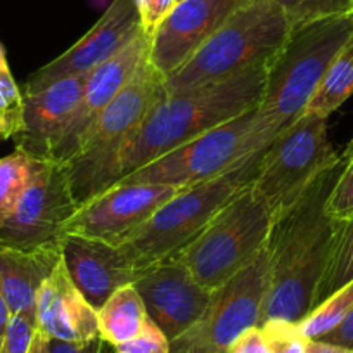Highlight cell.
<instances>
[{
    "instance_id": "d590c367",
    "label": "cell",
    "mask_w": 353,
    "mask_h": 353,
    "mask_svg": "<svg viewBox=\"0 0 353 353\" xmlns=\"http://www.w3.org/2000/svg\"><path fill=\"white\" fill-rule=\"evenodd\" d=\"M307 353H353V350L341 348V346L331 345V343L321 341V339H310Z\"/></svg>"
},
{
    "instance_id": "3957f363",
    "label": "cell",
    "mask_w": 353,
    "mask_h": 353,
    "mask_svg": "<svg viewBox=\"0 0 353 353\" xmlns=\"http://www.w3.org/2000/svg\"><path fill=\"white\" fill-rule=\"evenodd\" d=\"M353 35V14L322 19L291 30L269 63L256 120L270 141L307 111L329 64Z\"/></svg>"
},
{
    "instance_id": "5b68a950",
    "label": "cell",
    "mask_w": 353,
    "mask_h": 353,
    "mask_svg": "<svg viewBox=\"0 0 353 353\" xmlns=\"http://www.w3.org/2000/svg\"><path fill=\"white\" fill-rule=\"evenodd\" d=\"M261 154L213 181L179 191L117 246L139 272L175 256L203 232L223 206L253 184Z\"/></svg>"
},
{
    "instance_id": "8992f818",
    "label": "cell",
    "mask_w": 353,
    "mask_h": 353,
    "mask_svg": "<svg viewBox=\"0 0 353 353\" xmlns=\"http://www.w3.org/2000/svg\"><path fill=\"white\" fill-rule=\"evenodd\" d=\"M163 94V78L152 70L148 57L113 103L99 114L78 151L64 163L78 205L120 181L121 152Z\"/></svg>"
},
{
    "instance_id": "30bf717a",
    "label": "cell",
    "mask_w": 353,
    "mask_h": 353,
    "mask_svg": "<svg viewBox=\"0 0 353 353\" xmlns=\"http://www.w3.org/2000/svg\"><path fill=\"white\" fill-rule=\"evenodd\" d=\"M269 248L244 270L213 291L205 314L179 338L170 353H227L237 336L260 325L261 308L269 293Z\"/></svg>"
},
{
    "instance_id": "ffe728a7",
    "label": "cell",
    "mask_w": 353,
    "mask_h": 353,
    "mask_svg": "<svg viewBox=\"0 0 353 353\" xmlns=\"http://www.w3.org/2000/svg\"><path fill=\"white\" fill-rule=\"evenodd\" d=\"M61 258V246L37 250L0 248V294L11 315H35L40 288Z\"/></svg>"
},
{
    "instance_id": "ac0fdd59",
    "label": "cell",
    "mask_w": 353,
    "mask_h": 353,
    "mask_svg": "<svg viewBox=\"0 0 353 353\" xmlns=\"http://www.w3.org/2000/svg\"><path fill=\"white\" fill-rule=\"evenodd\" d=\"M61 254L71 281L85 300L99 310L120 288L141 276L118 246L81 236H64Z\"/></svg>"
},
{
    "instance_id": "4dcf8cb0",
    "label": "cell",
    "mask_w": 353,
    "mask_h": 353,
    "mask_svg": "<svg viewBox=\"0 0 353 353\" xmlns=\"http://www.w3.org/2000/svg\"><path fill=\"white\" fill-rule=\"evenodd\" d=\"M37 331V321L33 314L12 315L6 334L4 346L0 353H28L32 339Z\"/></svg>"
},
{
    "instance_id": "7402d4cb",
    "label": "cell",
    "mask_w": 353,
    "mask_h": 353,
    "mask_svg": "<svg viewBox=\"0 0 353 353\" xmlns=\"http://www.w3.org/2000/svg\"><path fill=\"white\" fill-rule=\"evenodd\" d=\"M353 94V35L332 59L305 113L329 118Z\"/></svg>"
},
{
    "instance_id": "ba28073f",
    "label": "cell",
    "mask_w": 353,
    "mask_h": 353,
    "mask_svg": "<svg viewBox=\"0 0 353 353\" xmlns=\"http://www.w3.org/2000/svg\"><path fill=\"white\" fill-rule=\"evenodd\" d=\"M272 144L256 120V108L152 159L118 184H163L188 189L230 172ZM117 185V184H114Z\"/></svg>"
},
{
    "instance_id": "8d00e7d4",
    "label": "cell",
    "mask_w": 353,
    "mask_h": 353,
    "mask_svg": "<svg viewBox=\"0 0 353 353\" xmlns=\"http://www.w3.org/2000/svg\"><path fill=\"white\" fill-rule=\"evenodd\" d=\"M11 312H9L8 303L4 301L2 294H0V352H2V346H4L6 334H8L9 324H11Z\"/></svg>"
},
{
    "instance_id": "4fadbf2b",
    "label": "cell",
    "mask_w": 353,
    "mask_h": 353,
    "mask_svg": "<svg viewBox=\"0 0 353 353\" xmlns=\"http://www.w3.org/2000/svg\"><path fill=\"white\" fill-rule=\"evenodd\" d=\"M251 0H179L149 35V64L165 80Z\"/></svg>"
},
{
    "instance_id": "e575fe53",
    "label": "cell",
    "mask_w": 353,
    "mask_h": 353,
    "mask_svg": "<svg viewBox=\"0 0 353 353\" xmlns=\"http://www.w3.org/2000/svg\"><path fill=\"white\" fill-rule=\"evenodd\" d=\"M321 341L331 343V345L341 346V348L353 350V308L348 315L341 321V324L336 325L331 332L322 336Z\"/></svg>"
},
{
    "instance_id": "9c48e42d",
    "label": "cell",
    "mask_w": 353,
    "mask_h": 353,
    "mask_svg": "<svg viewBox=\"0 0 353 353\" xmlns=\"http://www.w3.org/2000/svg\"><path fill=\"white\" fill-rule=\"evenodd\" d=\"M338 161L339 154L329 141L327 118L303 113L263 151L253 191L276 222Z\"/></svg>"
},
{
    "instance_id": "f546056e",
    "label": "cell",
    "mask_w": 353,
    "mask_h": 353,
    "mask_svg": "<svg viewBox=\"0 0 353 353\" xmlns=\"http://www.w3.org/2000/svg\"><path fill=\"white\" fill-rule=\"evenodd\" d=\"M118 353H170V339L165 332L148 319L142 331L130 341L117 346Z\"/></svg>"
},
{
    "instance_id": "ab89813d",
    "label": "cell",
    "mask_w": 353,
    "mask_h": 353,
    "mask_svg": "<svg viewBox=\"0 0 353 353\" xmlns=\"http://www.w3.org/2000/svg\"><path fill=\"white\" fill-rule=\"evenodd\" d=\"M339 158H341L343 163H346V161H348V159L353 158V137H352V141H350L348 144H346L345 151H343L341 154H339Z\"/></svg>"
},
{
    "instance_id": "1f68e13d",
    "label": "cell",
    "mask_w": 353,
    "mask_h": 353,
    "mask_svg": "<svg viewBox=\"0 0 353 353\" xmlns=\"http://www.w3.org/2000/svg\"><path fill=\"white\" fill-rule=\"evenodd\" d=\"M179 0H135L139 16H141L142 30L151 35L156 26L170 14Z\"/></svg>"
},
{
    "instance_id": "484cf974",
    "label": "cell",
    "mask_w": 353,
    "mask_h": 353,
    "mask_svg": "<svg viewBox=\"0 0 353 353\" xmlns=\"http://www.w3.org/2000/svg\"><path fill=\"white\" fill-rule=\"evenodd\" d=\"M270 2L283 9L293 28L322 19L353 14V0H270Z\"/></svg>"
},
{
    "instance_id": "52a82bcc",
    "label": "cell",
    "mask_w": 353,
    "mask_h": 353,
    "mask_svg": "<svg viewBox=\"0 0 353 353\" xmlns=\"http://www.w3.org/2000/svg\"><path fill=\"white\" fill-rule=\"evenodd\" d=\"M274 220L253 184L223 206L203 232L175 254L206 290H219L267 248Z\"/></svg>"
},
{
    "instance_id": "44dd1931",
    "label": "cell",
    "mask_w": 353,
    "mask_h": 353,
    "mask_svg": "<svg viewBox=\"0 0 353 353\" xmlns=\"http://www.w3.org/2000/svg\"><path fill=\"white\" fill-rule=\"evenodd\" d=\"M149 315L134 284L114 291L97 310L99 336L114 348L134 339L142 331Z\"/></svg>"
},
{
    "instance_id": "f35d334b",
    "label": "cell",
    "mask_w": 353,
    "mask_h": 353,
    "mask_svg": "<svg viewBox=\"0 0 353 353\" xmlns=\"http://www.w3.org/2000/svg\"><path fill=\"white\" fill-rule=\"evenodd\" d=\"M8 139H12V130L8 121L0 117V141H8Z\"/></svg>"
},
{
    "instance_id": "d6986e66",
    "label": "cell",
    "mask_w": 353,
    "mask_h": 353,
    "mask_svg": "<svg viewBox=\"0 0 353 353\" xmlns=\"http://www.w3.org/2000/svg\"><path fill=\"white\" fill-rule=\"evenodd\" d=\"M35 321L37 331L47 339L80 343L99 338L97 310L73 284L63 258L40 288Z\"/></svg>"
},
{
    "instance_id": "6da1fadb",
    "label": "cell",
    "mask_w": 353,
    "mask_h": 353,
    "mask_svg": "<svg viewBox=\"0 0 353 353\" xmlns=\"http://www.w3.org/2000/svg\"><path fill=\"white\" fill-rule=\"evenodd\" d=\"M343 165L339 158L290 212L274 222L267 244L270 284L260 325L269 321L298 324L314 310L317 288L341 225V220L327 215L325 203Z\"/></svg>"
},
{
    "instance_id": "7a4b0ae2",
    "label": "cell",
    "mask_w": 353,
    "mask_h": 353,
    "mask_svg": "<svg viewBox=\"0 0 353 353\" xmlns=\"http://www.w3.org/2000/svg\"><path fill=\"white\" fill-rule=\"evenodd\" d=\"M267 70L269 63L219 83L163 94L121 152L120 181L191 139L254 110L263 96Z\"/></svg>"
},
{
    "instance_id": "e0dca14e",
    "label": "cell",
    "mask_w": 353,
    "mask_h": 353,
    "mask_svg": "<svg viewBox=\"0 0 353 353\" xmlns=\"http://www.w3.org/2000/svg\"><path fill=\"white\" fill-rule=\"evenodd\" d=\"M88 73L61 78L35 92H23V127L16 148L37 159H52L83 94Z\"/></svg>"
},
{
    "instance_id": "836d02e7",
    "label": "cell",
    "mask_w": 353,
    "mask_h": 353,
    "mask_svg": "<svg viewBox=\"0 0 353 353\" xmlns=\"http://www.w3.org/2000/svg\"><path fill=\"white\" fill-rule=\"evenodd\" d=\"M104 343L106 341L101 336L80 343L47 339V353H103Z\"/></svg>"
},
{
    "instance_id": "277c9868",
    "label": "cell",
    "mask_w": 353,
    "mask_h": 353,
    "mask_svg": "<svg viewBox=\"0 0 353 353\" xmlns=\"http://www.w3.org/2000/svg\"><path fill=\"white\" fill-rule=\"evenodd\" d=\"M290 19L270 0H251L182 68L163 80L166 94H179L229 80L277 56L291 35Z\"/></svg>"
},
{
    "instance_id": "d4e9b609",
    "label": "cell",
    "mask_w": 353,
    "mask_h": 353,
    "mask_svg": "<svg viewBox=\"0 0 353 353\" xmlns=\"http://www.w3.org/2000/svg\"><path fill=\"white\" fill-rule=\"evenodd\" d=\"M353 308V279L329 294L307 317L298 322V329L307 339H321L331 332Z\"/></svg>"
},
{
    "instance_id": "2e32d148",
    "label": "cell",
    "mask_w": 353,
    "mask_h": 353,
    "mask_svg": "<svg viewBox=\"0 0 353 353\" xmlns=\"http://www.w3.org/2000/svg\"><path fill=\"white\" fill-rule=\"evenodd\" d=\"M148 57L149 35L142 32L120 52L88 73L80 103L52 154L54 161L66 163L78 151L99 114L113 103Z\"/></svg>"
},
{
    "instance_id": "83f0119b",
    "label": "cell",
    "mask_w": 353,
    "mask_h": 353,
    "mask_svg": "<svg viewBox=\"0 0 353 353\" xmlns=\"http://www.w3.org/2000/svg\"><path fill=\"white\" fill-rule=\"evenodd\" d=\"M263 329L270 353H307L308 341L296 324L283 321H269L260 325Z\"/></svg>"
},
{
    "instance_id": "4316f807",
    "label": "cell",
    "mask_w": 353,
    "mask_h": 353,
    "mask_svg": "<svg viewBox=\"0 0 353 353\" xmlns=\"http://www.w3.org/2000/svg\"><path fill=\"white\" fill-rule=\"evenodd\" d=\"M0 117L9 123L14 139L23 127V90L12 77L2 42H0Z\"/></svg>"
},
{
    "instance_id": "cb8c5ba5",
    "label": "cell",
    "mask_w": 353,
    "mask_h": 353,
    "mask_svg": "<svg viewBox=\"0 0 353 353\" xmlns=\"http://www.w3.org/2000/svg\"><path fill=\"white\" fill-rule=\"evenodd\" d=\"M353 279V215L341 220L327 267L322 276L315 294V307L325 300L329 294L338 291ZM314 307V308H315Z\"/></svg>"
},
{
    "instance_id": "5bb4252c",
    "label": "cell",
    "mask_w": 353,
    "mask_h": 353,
    "mask_svg": "<svg viewBox=\"0 0 353 353\" xmlns=\"http://www.w3.org/2000/svg\"><path fill=\"white\" fill-rule=\"evenodd\" d=\"M142 32L135 0H113L99 21L77 43L30 74L23 92H35L61 78L90 73Z\"/></svg>"
},
{
    "instance_id": "8fae6325",
    "label": "cell",
    "mask_w": 353,
    "mask_h": 353,
    "mask_svg": "<svg viewBox=\"0 0 353 353\" xmlns=\"http://www.w3.org/2000/svg\"><path fill=\"white\" fill-rule=\"evenodd\" d=\"M78 206L64 163L40 159L16 208L0 223V248L61 246L64 227Z\"/></svg>"
},
{
    "instance_id": "7c38bea8",
    "label": "cell",
    "mask_w": 353,
    "mask_h": 353,
    "mask_svg": "<svg viewBox=\"0 0 353 353\" xmlns=\"http://www.w3.org/2000/svg\"><path fill=\"white\" fill-rule=\"evenodd\" d=\"M182 189L163 184H117L78 206L64 236H81L120 244L156 210Z\"/></svg>"
},
{
    "instance_id": "d6a6232c",
    "label": "cell",
    "mask_w": 353,
    "mask_h": 353,
    "mask_svg": "<svg viewBox=\"0 0 353 353\" xmlns=\"http://www.w3.org/2000/svg\"><path fill=\"white\" fill-rule=\"evenodd\" d=\"M227 353H270V346L263 329L254 325L241 332Z\"/></svg>"
},
{
    "instance_id": "f1b7e54d",
    "label": "cell",
    "mask_w": 353,
    "mask_h": 353,
    "mask_svg": "<svg viewBox=\"0 0 353 353\" xmlns=\"http://www.w3.org/2000/svg\"><path fill=\"white\" fill-rule=\"evenodd\" d=\"M325 212L334 220H346L353 215V158L343 165L329 192Z\"/></svg>"
},
{
    "instance_id": "74e56055",
    "label": "cell",
    "mask_w": 353,
    "mask_h": 353,
    "mask_svg": "<svg viewBox=\"0 0 353 353\" xmlns=\"http://www.w3.org/2000/svg\"><path fill=\"white\" fill-rule=\"evenodd\" d=\"M28 353H47V338L42 332L35 331V336H33Z\"/></svg>"
},
{
    "instance_id": "9a60e30c",
    "label": "cell",
    "mask_w": 353,
    "mask_h": 353,
    "mask_svg": "<svg viewBox=\"0 0 353 353\" xmlns=\"http://www.w3.org/2000/svg\"><path fill=\"white\" fill-rule=\"evenodd\" d=\"M149 319L173 341L184 334L208 308L213 291L192 277L175 256L151 265L135 279Z\"/></svg>"
},
{
    "instance_id": "603a6c76",
    "label": "cell",
    "mask_w": 353,
    "mask_h": 353,
    "mask_svg": "<svg viewBox=\"0 0 353 353\" xmlns=\"http://www.w3.org/2000/svg\"><path fill=\"white\" fill-rule=\"evenodd\" d=\"M39 163L40 159L18 148L9 156L0 158V223L6 222L16 208Z\"/></svg>"
},
{
    "instance_id": "60d3db41",
    "label": "cell",
    "mask_w": 353,
    "mask_h": 353,
    "mask_svg": "<svg viewBox=\"0 0 353 353\" xmlns=\"http://www.w3.org/2000/svg\"><path fill=\"white\" fill-rule=\"evenodd\" d=\"M117 353H118V352H117Z\"/></svg>"
}]
</instances>
